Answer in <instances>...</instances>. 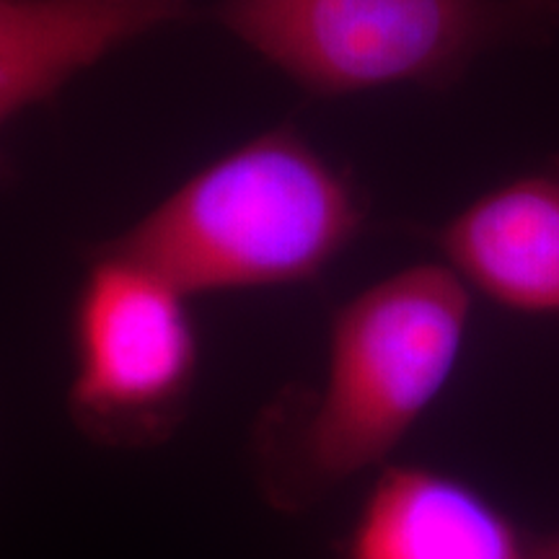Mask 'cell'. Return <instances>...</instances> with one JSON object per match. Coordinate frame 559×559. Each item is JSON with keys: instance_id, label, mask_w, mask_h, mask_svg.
Masks as SVG:
<instances>
[{"instance_id": "1", "label": "cell", "mask_w": 559, "mask_h": 559, "mask_svg": "<svg viewBox=\"0 0 559 559\" xmlns=\"http://www.w3.org/2000/svg\"><path fill=\"white\" fill-rule=\"evenodd\" d=\"M469 288L449 264L379 280L334 313L321 391L264 461V492L300 510L381 466L459 366Z\"/></svg>"}, {"instance_id": "2", "label": "cell", "mask_w": 559, "mask_h": 559, "mask_svg": "<svg viewBox=\"0 0 559 559\" xmlns=\"http://www.w3.org/2000/svg\"><path fill=\"white\" fill-rule=\"evenodd\" d=\"M362 221L353 185L300 132L275 128L215 158L99 251L187 298L283 288L319 277Z\"/></svg>"}, {"instance_id": "3", "label": "cell", "mask_w": 559, "mask_h": 559, "mask_svg": "<svg viewBox=\"0 0 559 559\" xmlns=\"http://www.w3.org/2000/svg\"><path fill=\"white\" fill-rule=\"evenodd\" d=\"M75 428L107 449H153L179 430L200 376L190 298L122 257L96 251L70 321Z\"/></svg>"}, {"instance_id": "4", "label": "cell", "mask_w": 559, "mask_h": 559, "mask_svg": "<svg viewBox=\"0 0 559 559\" xmlns=\"http://www.w3.org/2000/svg\"><path fill=\"white\" fill-rule=\"evenodd\" d=\"M510 16L495 0H223L218 19L317 96L451 79Z\"/></svg>"}, {"instance_id": "5", "label": "cell", "mask_w": 559, "mask_h": 559, "mask_svg": "<svg viewBox=\"0 0 559 559\" xmlns=\"http://www.w3.org/2000/svg\"><path fill=\"white\" fill-rule=\"evenodd\" d=\"M342 559H536V542L469 481L428 466H383Z\"/></svg>"}, {"instance_id": "6", "label": "cell", "mask_w": 559, "mask_h": 559, "mask_svg": "<svg viewBox=\"0 0 559 559\" xmlns=\"http://www.w3.org/2000/svg\"><path fill=\"white\" fill-rule=\"evenodd\" d=\"M466 288L521 313H559V179L523 177L481 194L438 234Z\"/></svg>"}, {"instance_id": "7", "label": "cell", "mask_w": 559, "mask_h": 559, "mask_svg": "<svg viewBox=\"0 0 559 559\" xmlns=\"http://www.w3.org/2000/svg\"><path fill=\"white\" fill-rule=\"evenodd\" d=\"M187 11V0H135L107 5L55 37L0 55V132L13 117L50 99L70 79L107 58L117 47L143 37ZM5 158L0 153V177Z\"/></svg>"}, {"instance_id": "8", "label": "cell", "mask_w": 559, "mask_h": 559, "mask_svg": "<svg viewBox=\"0 0 559 559\" xmlns=\"http://www.w3.org/2000/svg\"><path fill=\"white\" fill-rule=\"evenodd\" d=\"M104 5L99 0H0V55L37 45L81 24Z\"/></svg>"}, {"instance_id": "9", "label": "cell", "mask_w": 559, "mask_h": 559, "mask_svg": "<svg viewBox=\"0 0 559 559\" xmlns=\"http://www.w3.org/2000/svg\"><path fill=\"white\" fill-rule=\"evenodd\" d=\"M536 559H559V534L536 542Z\"/></svg>"}, {"instance_id": "10", "label": "cell", "mask_w": 559, "mask_h": 559, "mask_svg": "<svg viewBox=\"0 0 559 559\" xmlns=\"http://www.w3.org/2000/svg\"><path fill=\"white\" fill-rule=\"evenodd\" d=\"M99 3H132V0H99Z\"/></svg>"}]
</instances>
